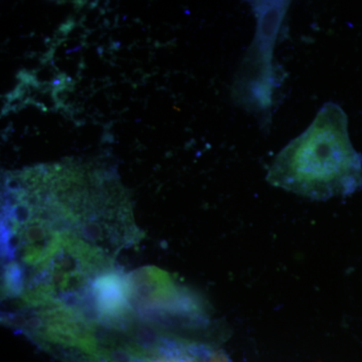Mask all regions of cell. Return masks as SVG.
<instances>
[{
  "mask_svg": "<svg viewBox=\"0 0 362 362\" xmlns=\"http://www.w3.org/2000/svg\"><path fill=\"white\" fill-rule=\"evenodd\" d=\"M347 117L326 103L313 123L281 150L267 180L274 187L313 199L346 197L362 187L361 156L349 139Z\"/></svg>",
  "mask_w": 362,
  "mask_h": 362,
  "instance_id": "obj_1",
  "label": "cell"
}]
</instances>
